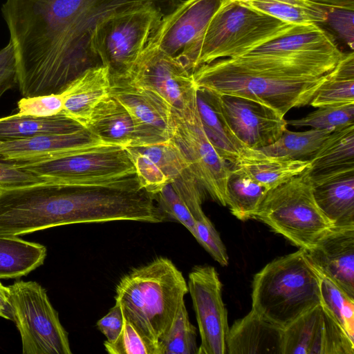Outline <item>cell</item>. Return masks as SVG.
Instances as JSON below:
<instances>
[{"label": "cell", "mask_w": 354, "mask_h": 354, "mask_svg": "<svg viewBox=\"0 0 354 354\" xmlns=\"http://www.w3.org/2000/svg\"><path fill=\"white\" fill-rule=\"evenodd\" d=\"M181 0H6L1 12L14 48L23 97L62 93L102 65L91 41L104 19L147 6L167 14Z\"/></svg>", "instance_id": "obj_1"}, {"label": "cell", "mask_w": 354, "mask_h": 354, "mask_svg": "<svg viewBox=\"0 0 354 354\" xmlns=\"http://www.w3.org/2000/svg\"><path fill=\"white\" fill-rule=\"evenodd\" d=\"M187 292L182 272L170 259L159 257L124 274L116 286L115 299L124 317L160 352V342Z\"/></svg>", "instance_id": "obj_2"}, {"label": "cell", "mask_w": 354, "mask_h": 354, "mask_svg": "<svg viewBox=\"0 0 354 354\" xmlns=\"http://www.w3.org/2000/svg\"><path fill=\"white\" fill-rule=\"evenodd\" d=\"M328 73L293 76L226 58L200 66L192 76L197 89L256 101L284 117L292 108L310 104Z\"/></svg>", "instance_id": "obj_3"}, {"label": "cell", "mask_w": 354, "mask_h": 354, "mask_svg": "<svg viewBox=\"0 0 354 354\" xmlns=\"http://www.w3.org/2000/svg\"><path fill=\"white\" fill-rule=\"evenodd\" d=\"M299 26L281 21L239 0H224L202 36L178 60L192 73L201 65L245 54Z\"/></svg>", "instance_id": "obj_4"}, {"label": "cell", "mask_w": 354, "mask_h": 354, "mask_svg": "<svg viewBox=\"0 0 354 354\" xmlns=\"http://www.w3.org/2000/svg\"><path fill=\"white\" fill-rule=\"evenodd\" d=\"M252 288V310L282 328L322 301L319 272L301 248L267 263Z\"/></svg>", "instance_id": "obj_5"}, {"label": "cell", "mask_w": 354, "mask_h": 354, "mask_svg": "<svg viewBox=\"0 0 354 354\" xmlns=\"http://www.w3.org/2000/svg\"><path fill=\"white\" fill-rule=\"evenodd\" d=\"M252 219L305 250L333 227L315 201L308 169L268 189Z\"/></svg>", "instance_id": "obj_6"}, {"label": "cell", "mask_w": 354, "mask_h": 354, "mask_svg": "<svg viewBox=\"0 0 354 354\" xmlns=\"http://www.w3.org/2000/svg\"><path fill=\"white\" fill-rule=\"evenodd\" d=\"M47 182L77 186L140 185L124 147L113 145L30 164H15Z\"/></svg>", "instance_id": "obj_7"}, {"label": "cell", "mask_w": 354, "mask_h": 354, "mask_svg": "<svg viewBox=\"0 0 354 354\" xmlns=\"http://www.w3.org/2000/svg\"><path fill=\"white\" fill-rule=\"evenodd\" d=\"M167 15L160 8L147 6L104 19L97 26L91 45L110 79H127L146 46L153 29Z\"/></svg>", "instance_id": "obj_8"}, {"label": "cell", "mask_w": 354, "mask_h": 354, "mask_svg": "<svg viewBox=\"0 0 354 354\" xmlns=\"http://www.w3.org/2000/svg\"><path fill=\"white\" fill-rule=\"evenodd\" d=\"M23 354H71L68 335L46 290L36 281L9 286Z\"/></svg>", "instance_id": "obj_9"}, {"label": "cell", "mask_w": 354, "mask_h": 354, "mask_svg": "<svg viewBox=\"0 0 354 354\" xmlns=\"http://www.w3.org/2000/svg\"><path fill=\"white\" fill-rule=\"evenodd\" d=\"M169 140L178 147L188 169L203 189L214 201L227 206L230 167L207 136L198 108L185 116L171 111Z\"/></svg>", "instance_id": "obj_10"}, {"label": "cell", "mask_w": 354, "mask_h": 354, "mask_svg": "<svg viewBox=\"0 0 354 354\" xmlns=\"http://www.w3.org/2000/svg\"><path fill=\"white\" fill-rule=\"evenodd\" d=\"M127 80L155 93L180 116L198 108L192 73L178 59L159 49L145 47Z\"/></svg>", "instance_id": "obj_11"}, {"label": "cell", "mask_w": 354, "mask_h": 354, "mask_svg": "<svg viewBox=\"0 0 354 354\" xmlns=\"http://www.w3.org/2000/svg\"><path fill=\"white\" fill-rule=\"evenodd\" d=\"M187 287L201 337L197 354L227 353L230 327L217 271L208 265L194 266L189 273Z\"/></svg>", "instance_id": "obj_12"}, {"label": "cell", "mask_w": 354, "mask_h": 354, "mask_svg": "<svg viewBox=\"0 0 354 354\" xmlns=\"http://www.w3.org/2000/svg\"><path fill=\"white\" fill-rule=\"evenodd\" d=\"M282 354H354V340L321 302L283 328Z\"/></svg>", "instance_id": "obj_13"}, {"label": "cell", "mask_w": 354, "mask_h": 354, "mask_svg": "<svg viewBox=\"0 0 354 354\" xmlns=\"http://www.w3.org/2000/svg\"><path fill=\"white\" fill-rule=\"evenodd\" d=\"M212 93L231 131L246 147L270 145L287 129L284 117L268 106L245 97Z\"/></svg>", "instance_id": "obj_14"}, {"label": "cell", "mask_w": 354, "mask_h": 354, "mask_svg": "<svg viewBox=\"0 0 354 354\" xmlns=\"http://www.w3.org/2000/svg\"><path fill=\"white\" fill-rule=\"evenodd\" d=\"M224 0H185L165 15L145 47L155 48L179 59L202 36Z\"/></svg>", "instance_id": "obj_15"}, {"label": "cell", "mask_w": 354, "mask_h": 354, "mask_svg": "<svg viewBox=\"0 0 354 354\" xmlns=\"http://www.w3.org/2000/svg\"><path fill=\"white\" fill-rule=\"evenodd\" d=\"M110 94L127 109L137 126L140 145L169 139L171 109L160 97L127 79H110Z\"/></svg>", "instance_id": "obj_16"}, {"label": "cell", "mask_w": 354, "mask_h": 354, "mask_svg": "<svg viewBox=\"0 0 354 354\" xmlns=\"http://www.w3.org/2000/svg\"><path fill=\"white\" fill-rule=\"evenodd\" d=\"M113 145L85 129L73 133L0 142V160L30 164Z\"/></svg>", "instance_id": "obj_17"}, {"label": "cell", "mask_w": 354, "mask_h": 354, "mask_svg": "<svg viewBox=\"0 0 354 354\" xmlns=\"http://www.w3.org/2000/svg\"><path fill=\"white\" fill-rule=\"evenodd\" d=\"M306 252L316 268L354 299V226L333 227Z\"/></svg>", "instance_id": "obj_18"}, {"label": "cell", "mask_w": 354, "mask_h": 354, "mask_svg": "<svg viewBox=\"0 0 354 354\" xmlns=\"http://www.w3.org/2000/svg\"><path fill=\"white\" fill-rule=\"evenodd\" d=\"M309 174L315 201L333 227L354 226V166Z\"/></svg>", "instance_id": "obj_19"}, {"label": "cell", "mask_w": 354, "mask_h": 354, "mask_svg": "<svg viewBox=\"0 0 354 354\" xmlns=\"http://www.w3.org/2000/svg\"><path fill=\"white\" fill-rule=\"evenodd\" d=\"M283 328L254 310L234 322L226 339L228 354H282Z\"/></svg>", "instance_id": "obj_20"}, {"label": "cell", "mask_w": 354, "mask_h": 354, "mask_svg": "<svg viewBox=\"0 0 354 354\" xmlns=\"http://www.w3.org/2000/svg\"><path fill=\"white\" fill-rule=\"evenodd\" d=\"M110 85L107 67L100 65L87 69L62 93L64 104L61 113L86 128L95 108L109 94Z\"/></svg>", "instance_id": "obj_21"}, {"label": "cell", "mask_w": 354, "mask_h": 354, "mask_svg": "<svg viewBox=\"0 0 354 354\" xmlns=\"http://www.w3.org/2000/svg\"><path fill=\"white\" fill-rule=\"evenodd\" d=\"M268 189L274 187L310 168L309 160H294L267 156L258 149H244L237 160L229 164Z\"/></svg>", "instance_id": "obj_22"}, {"label": "cell", "mask_w": 354, "mask_h": 354, "mask_svg": "<svg viewBox=\"0 0 354 354\" xmlns=\"http://www.w3.org/2000/svg\"><path fill=\"white\" fill-rule=\"evenodd\" d=\"M86 128L112 145L123 147L140 145V134L134 120L110 93L95 108Z\"/></svg>", "instance_id": "obj_23"}, {"label": "cell", "mask_w": 354, "mask_h": 354, "mask_svg": "<svg viewBox=\"0 0 354 354\" xmlns=\"http://www.w3.org/2000/svg\"><path fill=\"white\" fill-rule=\"evenodd\" d=\"M197 104L205 132L218 155L234 163L246 147L232 133L211 92L197 89Z\"/></svg>", "instance_id": "obj_24"}, {"label": "cell", "mask_w": 354, "mask_h": 354, "mask_svg": "<svg viewBox=\"0 0 354 354\" xmlns=\"http://www.w3.org/2000/svg\"><path fill=\"white\" fill-rule=\"evenodd\" d=\"M86 128L62 113L48 117L20 115L0 118V142L19 140L46 134H62Z\"/></svg>", "instance_id": "obj_25"}, {"label": "cell", "mask_w": 354, "mask_h": 354, "mask_svg": "<svg viewBox=\"0 0 354 354\" xmlns=\"http://www.w3.org/2000/svg\"><path fill=\"white\" fill-rule=\"evenodd\" d=\"M46 248L18 236L0 235V279H17L41 266Z\"/></svg>", "instance_id": "obj_26"}, {"label": "cell", "mask_w": 354, "mask_h": 354, "mask_svg": "<svg viewBox=\"0 0 354 354\" xmlns=\"http://www.w3.org/2000/svg\"><path fill=\"white\" fill-rule=\"evenodd\" d=\"M276 19L295 25L325 24L328 5L315 0H239Z\"/></svg>", "instance_id": "obj_27"}, {"label": "cell", "mask_w": 354, "mask_h": 354, "mask_svg": "<svg viewBox=\"0 0 354 354\" xmlns=\"http://www.w3.org/2000/svg\"><path fill=\"white\" fill-rule=\"evenodd\" d=\"M354 103V53H343L335 66L328 73L310 105L319 106Z\"/></svg>", "instance_id": "obj_28"}, {"label": "cell", "mask_w": 354, "mask_h": 354, "mask_svg": "<svg viewBox=\"0 0 354 354\" xmlns=\"http://www.w3.org/2000/svg\"><path fill=\"white\" fill-rule=\"evenodd\" d=\"M309 161L310 173L354 166V124L332 131Z\"/></svg>", "instance_id": "obj_29"}, {"label": "cell", "mask_w": 354, "mask_h": 354, "mask_svg": "<svg viewBox=\"0 0 354 354\" xmlns=\"http://www.w3.org/2000/svg\"><path fill=\"white\" fill-rule=\"evenodd\" d=\"M268 190L244 173L230 167L227 183V205L238 219H252Z\"/></svg>", "instance_id": "obj_30"}, {"label": "cell", "mask_w": 354, "mask_h": 354, "mask_svg": "<svg viewBox=\"0 0 354 354\" xmlns=\"http://www.w3.org/2000/svg\"><path fill=\"white\" fill-rule=\"evenodd\" d=\"M332 131L315 129L291 131L286 129L274 142L258 150L270 156L309 160Z\"/></svg>", "instance_id": "obj_31"}, {"label": "cell", "mask_w": 354, "mask_h": 354, "mask_svg": "<svg viewBox=\"0 0 354 354\" xmlns=\"http://www.w3.org/2000/svg\"><path fill=\"white\" fill-rule=\"evenodd\" d=\"M160 354H197L196 330L189 321L185 302L160 342Z\"/></svg>", "instance_id": "obj_32"}, {"label": "cell", "mask_w": 354, "mask_h": 354, "mask_svg": "<svg viewBox=\"0 0 354 354\" xmlns=\"http://www.w3.org/2000/svg\"><path fill=\"white\" fill-rule=\"evenodd\" d=\"M319 272L321 302L328 308L349 337L354 340V299L319 270Z\"/></svg>", "instance_id": "obj_33"}, {"label": "cell", "mask_w": 354, "mask_h": 354, "mask_svg": "<svg viewBox=\"0 0 354 354\" xmlns=\"http://www.w3.org/2000/svg\"><path fill=\"white\" fill-rule=\"evenodd\" d=\"M287 124L295 127L338 130L354 124V103L319 106L302 118L288 120Z\"/></svg>", "instance_id": "obj_34"}, {"label": "cell", "mask_w": 354, "mask_h": 354, "mask_svg": "<svg viewBox=\"0 0 354 354\" xmlns=\"http://www.w3.org/2000/svg\"><path fill=\"white\" fill-rule=\"evenodd\" d=\"M104 346L110 354H160L159 347L144 337L124 317L118 338L112 342L105 341Z\"/></svg>", "instance_id": "obj_35"}, {"label": "cell", "mask_w": 354, "mask_h": 354, "mask_svg": "<svg viewBox=\"0 0 354 354\" xmlns=\"http://www.w3.org/2000/svg\"><path fill=\"white\" fill-rule=\"evenodd\" d=\"M324 3L328 5L327 19L325 24H328L348 46L351 50H353L354 44V1L332 0Z\"/></svg>", "instance_id": "obj_36"}, {"label": "cell", "mask_w": 354, "mask_h": 354, "mask_svg": "<svg viewBox=\"0 0 354 354\" xmlns=\"http://www.w3.org/2000/svg\"><path fill=\"white\" fill-rule=\"evenodd\" d=\"M170 183L186 205L195 221L206 216L202 209L204 189L188 168Z\"/></svg>", "instance_id": "obj_37"}, {"label": "cell", "mask_w": 354, "mask_h": 354, "mask_svg": "<svg viewBox=\"0 0 354 354\" xmlns=\"http://www.w3.org/2000/svg\"><path fill=\"white\" fill-rule=\"evenodd\" d=\"M153 196L158 207L167 217L181 223L194 237L195 236L196 221L171 183L166 185L160 192Z\"/></svg>", "instance_id": "obj_38"}, {"label": "cell", "mask_w": 354, "mask_h": 354, "mask_svg": "<svg viewBox=\"0 0 354 354\" xmlns=\"http://www.w3.org/2000/svg\"><path fill=\"white\" fill-rule=\"evenodd\" d=\"M62 93L23 97L17 102L18 115L48 117L60 113L63 109Z\"/></svg>", "instance_id": "obj_39"}, {"label": "cell", "mask_w": 354, "mask_h": 354, "mask_svg": "<svg viewBox=\"0 0 354 354\" xmlns=\"http://www.w3.org/2000/svg\"><path fill=\"white\" fill-rule=\"evenodd\" d=\"M194 238L219 264L223 266L228 265L226 248L218 232L207 216L196 221Z\"/></svg>", "instance_id": "obj_40"}, {"label": "cell", "mask_w": 354, "mask_h": 354, "mask_svg": "<svg viewBox=\"0 0 354 354\" xmlns=\"http://www.w3.org/2000/svg\"><path fill=\"white\" fill-rule=\"evenodd\" d=\"M47 182L41 177L0 160V189H9Z\"/></svg>", "instance_id": "obj_41"}, {"label": "cell", "mask_w": 354, "mask_h": 354, "mask_svg": "<svg viewBox=\"0 0 354 354\" xmlns=\"http://www.w3.org/2000/svg\"><path fill=\"white\" fill-rule=\"evenodd\" d=\"M17 85V71L13 46L8 44L0 50V98Z\"/></svg>", "instance_id": "obj_42"}, {"label": "cell", "mask_w": 354, "mask_h": 354, "mask_svg": "<svg viewBox=\"0 0 354 354\" xmlns=\"http://www.w3.org/2000/svg\"><path fill=\"white\" fill-rule=\"evenodd\" d=\"M124 315L120 305L115 302L109 313L96 324L98 330L106 337L109 342H114L121 333Z\"/></svg>", "instance_id": "obj_43"}, {"label": "cell", "mask_w": 354, "mask_h": 354, "mask_svg": "<svg viewBox=\"0 0 354 354\" xmlns=\"http://www.w3.org/2000/svg\"><path fill=\"white\" fill-rule=\"evenodd\" d=\"M0 317L8 320H14L10 290L9 286H3L1 282H0Z\"/></svg>", "instance_id": "obj_44"}, {"label": "cell", "mask_w": 354, "mask_h": 354, "mask_svg": "<svg viewBox=\"0 0 354 354\" xmlns=\"http://www.w3.org/2000/svg\"><path fill=\"white\" fill-rule=\"evenodd\" d=\"M315 1H330V0H315Z\"/></svg>", "instance_id": "obj_45"}]
</instances>
